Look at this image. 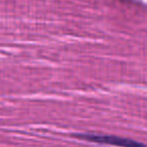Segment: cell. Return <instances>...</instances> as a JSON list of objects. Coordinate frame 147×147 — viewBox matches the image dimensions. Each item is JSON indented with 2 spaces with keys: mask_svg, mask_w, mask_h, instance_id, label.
<instances>
[{
  "mask_svg": "<svg viewBox=\"0 0 147 147\" xmlns=\"http://www.w3.org/2000/svg\"><path fill=\"white\" fill-rule=\"evenodd\" d=\"M75 137L91 142L101 143V144H108L118 147H145L141 142H137L131 139L122 138L118 136H110V135H96V134H76Z\"/></svg>",
  "mask_w": 147,
  "mask_h": 147,
  "instance_id": "obj_1",
  "label": "cell"
}]
</instances>
